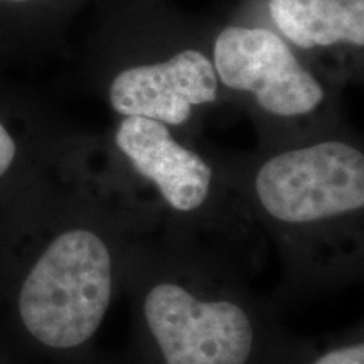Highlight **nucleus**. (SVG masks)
<instances>
[{"instance_id":"nucleus-10","label":"nucleus","mask_w":364,"mask_h":364,"mask_svg":"<svg viewBox=\"0 0 364 364\" xmlns=\"http://www.w3.org/2000/svg\"><path fill=\"white\" fill-rule=\"evenodd\" d=\"M2 4H27V2H33V0H0Z\"/></svg>"},{"instance_id":"nucleus-2","label":"nucleus","mask_w":364,"mask_h":364,"mask_svg":"<svg viewBox=\"0 0 364 364\" xmlns=\"http://www.w3.org/2000/svg\"><path fill=\"white\" fill-rule=\"evenodd\" d=\"M255 189L268 215L289 225H311L361 211L364 156L344 142L282 152L260 167Z\"/></svg>"},{"instance_id":"nucleus-5","label":"nucleus","mask_w":364,"mask_h":364,"mask_svg":"<svg viewBox=\"0 0 364 364\" xmlns=\"http://www.w3.org/2000/svg\"><path fill=\"white\" fill-rule=\"evenodd\" d=\"M218 97L216 71L203 53L188 49L159 65L135 66L113 80L110 102L125 117L167 125L188 122L194 107Z\"/></svg>"},{"instance_id":"nucleus-1","label":"nucleus","mask_w":364,"mask_h":364,"mask_svg":"<svg viewBox=\"0 0 364 364\" xmlns=\"http://www.w3.org/2000/svg\"><path fill=\"white\" fill-rule=\"evenodd\" d=\"M115 289L107 241L70 226L26 255L0 257V300L12 331L33 351L70 354L97 336Z\"/></svg>"},{"instance_id":"nucleus-7","label":"nucleus","mask_w":364,"mask_h":364,"mask_svg":"<svg viewBox=\"0 0 364 364\" xmlns=\"http://www.w3.org/2000/svg\"><path fill=\"white\" fill-rule=\"evenodd\" d=\"M272 19L304 49L364 44V0H270Z\"/></svg>"},{"instance_id":"nucleus-8","label":"nucleus","mask_w":364,"mask_h":364,"mask_svg":"<svg viewBox=\"0 0 364 364\" xmlns=\"http://www.w3.org/2000/svg\"><path fill=\"white\" fill-rule=\"evenodd\" d=\"M19 150V142H17L16 135L9 130L4 120H0V184L7 179V176L16 167Z\"/></svg>"},{"instance_id":"nucleus-6","label":"nucleus","mask_w":364,"mask_h":364,"mask_svg":"<svg viewBox=\"0 0 364 364\" xmlns=\"http://www.w3.org/2000/svg\"><path fill=\"white\" fill-rule=\"evenodd\" d=\"M115 142L135 171L156 184L172 209L193 213L206 203L213 181L211 167L193 150L176 142L166 124L125 117Z\"/></svg>"},{"instance_id":"nucleus-3","label":"nucleus","mask_w":364,"mask_h":364,"mask_svg":"<svg viewBox=\"0 0 364 364\" xmlns=\"http://www.w3.org/2000/svg\"><path fill=\"white\" fill-rule=\"evenodd\" d=\"M144 321L164 364H248L255 326L240 304L201 299L176 282H157L144 297Z\"/></svg>"},{"instance_id":"nucleus-11","label":"nucleus","mask_w":364,"mask_h":364,"mask_svg":"<svg viewBox=\"0 0 364 364\" xmlns=\"http://www.w3.org/2000/svg\"><path fill=\"white\" fill-rule=\"evenodd\" d=\"M0 364H7V363H6V361H4V359H2V358H0Z\"/></svg>"},{"instance_id":"nucleus-9","label":"nucleus","mask_w":364,"mask_h":364,"mask_svg":"<svg viewBox=\"0 0 364 364\" xmlns=\"http://www.w3.org/2000/svg\"><path fill=\"white\" fill-rule=\"evenodd\" d=\"M312 364H364V344L359 343L331 349Z\"/></svg>"},{"instance_id":"nucleus-4","label":"nucleus","mask_w":364,"mask_h":364,"mask_svg":"<svg viewBox=\"0 0 364 364\" xmlns=\"http://www.w3.org/2000/svg\"><path fill=\"white\" fill-rule=\"evenodd\" d=\"M213 68L223 85L253 93L273 115H307L324 100L322 86L285 41L262 27H226L215 43Z\"/></svg>"}]
</instances>
